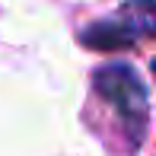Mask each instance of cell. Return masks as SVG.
Returning a JSON list of instances; mask_svg holds the SVG:
<instances>
[{"instance_id": "cell-2", "label": "cell", "mask_w": 156, "mask_h": 156, "mask_svg": "<svg viewBox=\"0 0 156 156\" xmlns=\"http://www.w3.org/2000/svg\"><path fill=\"white\" fill-rule=\"evenodd\" d=\"M156 29V0H124L115 16L80 29V45L93 51H124L150 38Z\"/></svg>"}, {"instance_id": "cell-1", "label": "cell", "mask_w": 156, "mask_h": 156, "mask_svg": "<svg viewBox=\"0 0 156 156\" xmlns=\"http://www.w3.org/2000/svg\"><path fill=\"white\" fill-rule=\"evenodd\" d=\"M93 86L115 108L118 121L124 124V134L134 140V150H137L147 137V127H150V89H147L144 76L131 64L115 61L93 73Z\"/></svg>"}]
</instances>
